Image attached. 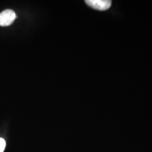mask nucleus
I'll return each mask as SVG.
<instances>
[{"label": "nucleus", "mask_w": 152, "mask_h": 152, "mask_svg": "<svg viewBox=\"0 0 152 152\" xmlns=\"http://www.w3.org/2000/svg\"><path fill=\"white\" fill-rule=\"evenodd\" d=\"M16 15L13 10L7 9L0 14V26H9L14 21Z\"/></svg>", "instance_id": "1"}, {"label": "nucleus", "mask_w": 152, "mask_h": 152, "mask_svg": "<svg viewBox=\"0 0 152 152\" xmlns=\"http://www.w3.org/2000/svg\"><path fill=\"white\" fill-rule=\"evenodd\" d=\"M85 3L92 9L99 11L108 10L111 6V1L108 0H87Z\"/></svg>", "instance_id": "2"}, {"label": "nucleus", "mask_w": 152, "mask_h": 152, "mask_svg": "<svg viewBox=\"0 0 152 152\" xmlns=\"http://www.w3.org/2000/svg\"><path fill=\"white\" fill-rule=\"evenodd\" d=\"M6 147V142L2 138H0V152H4Z\"/></svg>", "instance_id": "3"}]
</instances>
